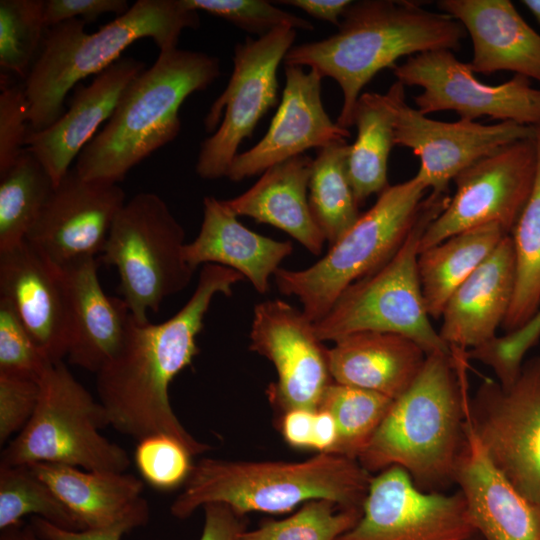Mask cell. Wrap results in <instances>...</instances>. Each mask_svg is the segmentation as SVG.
Listing matches in <instances>:
<instances>
[{"mask_svg":"<svg viewBox=\"0 0 540 540\" xmlns=\"http://www.w3.org/2000/svg\"><path fill=\"white\" fill-rule=\"evenodd\" d=\"M239 272L216 264L203 266L197 286L180 310L161 323H138L132 315L114 357L96 373L98 400L110 425L141 440L166 434L196 456L211 449L182 425L173 411L169 385L198 354L197 336L213 298L231 296Z\"/></svg>","mask_w":540,"mask_h":540,"instance_id":"cell-1","label":"cell"},{"mask_svg":"<svg viewBox=\"0 0 540 540\" xmlns=\"http://www.w3.org/2000/svg\"><path fill=\"white\" fill-rule=\"evenodd\" d=\"M451 349L452 355L427 354L414 382L393 401L357 459L371 474L397 466L424 491L444 492L454 484L470 395L467 350Z\"/></svg>","mask_w":540,"mask_h":540,"instance_id":"cell-2","label":"cell"},{"mask_svg":"<svg viewBox=\"0 0 540 540\" xmlns=\"http://www.w3.org/2000/svg\"><path fill=\"white\" fill-rule=\"evenodd\" d=\"M467 35L463 25L443 12H433L409 0H361L346 9L338 31L322 40L293 47L284 65L309 67L329 77L342 90L337 124L353 126L362 89L403 56L427 51L456 50Z\"/></svg>","mask_w":540,"mask_h":540,"instance_id":"cell-3","label":"cell"},{"mask_svg":"<svg viewBox=\"0 0 540 540\" xmlns=\"http://www.w3.org/2000/svg\"><path fill=\"white\" fill-rule=\"evenodd\" d=\"M85 25L72 19L47 28L23 83L30 131L52 125L65 112L67 94L120 59L135 41L151 38L160 51L175 49L183 30L197 29L200 17L183 0H138L94 33H87Z\"/></svg>","mask_w":540,"mask_h":540,"instance_id":"cell-4","label":"cell"},{"mask_svg":"<svg viewBox=\"0 0 540 540\" xmlns=\"http://www.w3.org/2000/svg\"><path fill=\"white\" fill-rule=\"evenodd\" d=\"M220 73V60L205 52L160 51L153 65L128 84L74 169L85 179L121 182L133 167L178 136L181 105L191 94L207 89Z\"/></svg>","mask_w":540,"mask_h":540,"instance_id":"cell-5","label":"cell"},{"mask_svg":"<svg viewBox=\"0 0 540 540\" xmlns=\"http://www.w3.org/2000/svg\"><path fill=\"white\" fill-rule=\"evenodd\" d=\"M373 476L358 460L327 452L298 462L202 458L170 513L183 520L209 503L226 504L243 516L283 513L318 499L362 508Z\"/></svg>","mask_w":540,"mask_h":540,"instance_id":"cell-6","label":"cell"},{"mask_svg":"<svg viewBox=\"0 0 540 540\" xmlns=\"http://www.w3.org/2000/svg\"><path fill=\"white\" fill-rule=\"evenodd\" d=\"M449 200L447 193L432 192L424 199L413 228L394 256L347 287L314 323L321 341L334 342L362 331L388 332L414 340L427 354L452 355L451 347L431 324L418 274L421 237Z\"/></svg>","mask_w":540,"mask_h":540,"instance_id":"cell-7","label":"cell"},{"mask_svg":"<svg viewBox=\"0 0 540 540\" xmlns=\"http://www.w3.org/2000/svg\"><path fill=\"white\" fill-rule=\"evenodd\" d=\"M427 190L416 175L389 185L316 263L300 270L279 268L274 274L278 290L297 297L313 323L320 320L347 287L394 256L413 228Z\"/></svg>","mask_w":540,"mask_h":540,"instance_id":"cell-8","label":"cell"},{"mask_svg":"<svg viewBox=\"0 0 540 540\" xmlns=\"http://www.w3.org/2000/svg\"><path fill=\"white\" fill-rule=\"evenodd\" d=\"M39 382L36 409L2 450L0 465L49 462L89 471L126 472L129 454L100 433L110 425L104 407L64 362L52 363Z\"/></svg>","mask_w":540,"mask_h":540,"instance_id":"cell-9","label":"cell"},{"mask_svg":"<svg viewBox=\"0 0 540 540\" xmlns=\"http://www.w3.org/2000/svg\"><path fill=\"white\" fill-rule=\"evenodd\" d=\"M185 232L157 194L142 192L124 204L111 227L101 261L117 269L122 299L138 323L184 290L194 269L184 259Z\"/></svg>","mask_w":540,"mask_h":540,"instance_id":"cell-10","label":"cell"},{"mask_svg":"<svg viewBox=\"0 0 540 540\" xmlns=\"http://www.w3.org/2000/svg\"><path fill=\"white\" fill-rule=\"evenodd\" d=\"M296 31L280 27L235 45L231 77L204 119L206 131L214 132L200 145L195 170L202 179L226 177L240 144L277 104L278 67L293 47Z\"/></svg>","mask_w":540,"mask_h":540,"instance_id":"cell-11","label":"cell"},{"mask_svg":"<svg viewBox=\"0 0 540 540\" xmlns=\"http://www.w3.org/2000/svg\"><path fill=\"white\" fill-rule=\"evenodd\" d=\"M468 420L492 464L540 506V356L503 387L485 379L469 397Z\"/></svg>","mask_w":540,"mask_h":540,"instance_id":"cell-12","label":"cell"},{"mask_svg":"<svg viewBox=\"0 0 540 540\" xmlns=\"http://www.w3.org/2000/svg\"><path fill=\"white\" fill-rule=\"evenodd\" d=\"M536 171L535 137L505 145L462 170L453 180V197L422 235L419 253L490 223L510 235L530 198Z\"/></svg>","mask_w":540,"mask_h":540,"instance_id":"cell-13","label":"cell"},{"mask_svg":"<svg viewBox=\"0 0 540 540\" xmlns=\"http://www.w3.org/2000/svg\"><path fill=\"white\" fill-rule=\"evenodd\" d=\"M393 73L404 86L422 88L414 101L423 115L454 111L469 121L488 116L523 125L540 124V89L532 87L530 79L514 75L498 85L483 83L469 63L460 61L452 50L410 56L396 65Z\"/></svg>","mask_w":540,"mask_h":540,"instance_id":"cell-14","label":"cell"},{"mask_svg":"<svg viewBox=\"0 0 540 540\" xmlns=\"http://www.w3.org/2000/svg\"><path fill=\"white\" fill-rule=\"evenodd\" d=\"M404 87L396 81L382 98L393 117L395 145L411 149L419 158L416 176L432 193L446 194L449 183L477 160L536 135L535 126L513 121L486 125L464 119L443 122L428 118L406 102Z\"/></svg>","mask_w":540,"mask_h":540,"instance_id":"cell-15","label":"cell"},{"mask_svg":"<svg viewBox=\"0 0 540 540\" xmlns=\"http://www.w3.org/2000/svg\"><path fill=\"white\" fill-rule=\"evenodd\" d=\"M475 535L459 490L424 491L393 466L373 476L358 521L337 540H469Z\"/></svg>","mask_w":540,"mask_h":540,"instance_id":"cell-16","label":"cell"},{"mask_svg":"<svg viewBox=\"0 0 540 540\" xmlns=\"http://www.w3.org/2000/svg\"><path fill=\"white\" fill-rule=\"evenodd\" d=\"M249 349L274 365L277 381L270 398L283 412L316 411L322 395L333 382L328 348L304 312L281 299L255 305Z\"/></svg>","mask_w":540,"mask_h":540,"instance_id":"cell-17","label":"cell"},{"mask_svg":"<svg viewBox=\"0 0 540 540\" xmlns=\"http://www.w3.org/2000/svg\"><path fill=\"white\" fill-rule=\"evenodd\" d=\"M125 203L118 183L85 179L70 169L54 186L25 241L59 268L96 258Z\"/></svg>","mask_w":540,"mask_h":540,"instance_id":"cell-18","label":"cell"},{"mask_svg":"<svg viewBox=\"0 0 540 540\" xmlns=\"http://www.w3.org/2000/svg\"><path fill=\"white\" fill-rule=\"evenodd\" d=\"M322 79L312 69L285 65V87L271 124L259 142L235 156L226 174L230 181L262 174L309 149L346 142L349 130L333 122L324 108Z\"/></svg>","mask_w":540,"mask_h":540,"instance_id":"cell-19","label":"cell"},{"mask_svg":"<svg viewBox=\"0 0 540 540\" xmlns=\"http://www.w3.org/2000/svg\"><path fill=\"white\" fill-rule=\"evenodd\" d=\"M0 298L52 363L67 357L71 314L62 271L26 241L0 251Z\"/></svg>","mask_w":540,"mask_h":540,"instance_id":"cell-20","label":"cell"},{"mask_svg":"<svg viewBox=\"0 0 540 540\" xmlns=\"http://www.w3.org/2000/svg\"><path fill=\"white\" fill-rule=\"evenodd\" d=\"M143 70L144 62L122 56L95 75L90 84L76 85L68 110L52 125L29 131L25 150L39 160L54 186L70 170L100 125L109 120L128 84Z\"/></svg>","mask_w":540,"mask_h":540,"instance_id":"cell-21","label":"cell"},{"mask_svg":"<svg viewBox=\"0 0 540 540\" xmlns=\"http://www.w3.org/2000/svg\"><path fill=\"white\" fill-rule=\"evenodd\" d=\"M454 484L482 540H540V506L492 464L470 426L468 413Z\"/></svg>","mask_w":540,"mask_h":540,"instance_id":"cell-22","label":"cell"},{"mask_svg":"<svg viewBox=\"0 0 540 540\" xmlns=\"http://www.w3.org/2000/svg\"><path fill=\"white\" fill-rule=\"evenodd\" d=\"M440 12L459 21L473 44L474 73L510 71L540 82V34L509 0H440Z\"/></svg>","mask_w":540,"mask_h":540,"instance_id":"cell-23","label":"cell"},{"mask_svg":"<svg viewBox=\"0 0 540 540\" xmlns=\"http://www.w3.org/2000/svg\"><path fill=\"white\" fill-rule=\"evenodd\" d=\"M514 286V250L507 235L448 299L438 331L442 340L463 350L491 341L508 313Z\"/></svg>","mask_w":540,"mask_h":540,"instance_id":"cell-24","label":"cell"},{"mask_svg":"<svg viewBox=\"0 0 540 540\" xmlns=\"http://www.w3.org/2000/svg\"><path fill=\"white\" fill-rule=\"evenodd\" d=\"M60 269L71 314L68 361L96 374L118 352L131 317L129 308L122 298L104 292L96 258Z\"/></svg>","mask_w":540,"mask_h":540,"instance_id":"cell-25","label":"cell"},{"mask_svg":"<svg viewBox=\"0 0 540 540\" xmlns=\"http://www.w3.org/2000/svg\"><path fill=\"white\" fill-rule=\"evenodd\" d=\"M293 252L290 241H278L245 227L222 200L203 199V219L195 239L184 246V259L192 269L216 264L247 278L259 294L270 290V278Z\"/></svg>","mask_w":540,"mask_h":540,"instance_id":"cell-26","label":"cell"},{"mask_svg":"<svg viewBox=\"0 0 540 540\" xmlns=\"http://www.w3.org/2000/svg\"><path fill=\"white\" fill-rule=\"evenodd\" d=\"M427 353L414 340L395 333L362 331L334 341L329 369L336 383L401 396L420 373Z\"/></svg>","mask_w":540,"mask_h":540,"instance_id":"cell-27","label":"cell"},{"mask_svg":"<svg viewBox=\"0 0 540 540\" xmlns=\"http://www.w3.org/2000/svg\"><path fill=\"white\" fill-rule=\"evenodd\" d=\"M313 158L302 154L271 166L247 191L222 200L237 217L270 224L297 240L313 255L323 250L325 238L315 223L308 202Z\"/></svg>","mask_w":540,"mask_h":540,"instance_id":"cell-28","label":"cell"},{"mask_svg":"<svg viewBox=\"0 0 540 540\" xmlns=\"http://www.w3.org/2000/svg\"><path fill=\"white\" fill-rule=\"evenodd\" d=\"M28 466L64 502L84 529L114 524L143 499L144 484L130 473L89 471L49 462Z\"/></svg>","mask_w":540,"mask_h":540,"instance_id":"cell-29","label":"cell"},{"mask_svg":"<svg viewBox=\"0 0 540 540\" xmlns=\"http://www.w3.org/2000/svg\"><path fill=\"white\" fill-rule=\"evenodd\" d=\"M507 235L499 224L490 223L457 233L419 253V280L430 318L442 316L452 293Z\"/></svg>","mask_w":540,"mask_h":540,"instance_id":"cell-30","label":"cell"},{"mask_svg":"<svg viewBox=\"0 0 540 540\" xmlns=\"http://www.w3.org/2000/svg\"><path fill=\"white\" fill-rule=\"evenodd\" d=\"M357 137L349 146L347 174L358 206L388 186V159L394 142L393 117L382 94L362 93L353 113Z\"/></svg>","mask_w":540,"mask_h":540,"instance_id":"cell-31","label":"cell"},{"mask_svg":"<svg viewBox=\"0 0 540 540\" xmlns=\"http://www.w3.org/2000/svg\"><path fill=\"white\" fill-rule=\"evenodd\" d=\"M535 127V182L530 198L510 233L515 259V286L501 326L506 334L526 325L540 309V124Z\"/></svg>","mask_w":540,"mask_h":540,"instance_id":"cell-32","label":"cell"},{"mask_svg":"<svg viewBox=\"0 0 540 540\" xmlns=\"http://www.w3.org/2000/svg\"><path fill=\"white\" fill-rule=\"evenodd\" d=\"M347 142L318 150L308 187L312 217L331 246L357 221L361 213L347 174Z\"/></svg>","mask_w":540,"mask_h":540,"instance_id":"cell-33","label":"cell"},{"mask_svg":"<svg viewBox=\"0 0 540 540\" xmlns=\"http://www.w3.org/2000/svg\"><path fill=\"white\" fill-rule=\"evenodd\" d=\"M53 188L48 172L26 150L0 176V251L25 241Z\"/></svg>","mask_w":540,"mask_h":540,"instance_id":"cell-34","label":"cell"},{"mask_svg":"<svg viewBox=\"0 0 540 540\" xmlns=\"http://www.w3.org/2000/svg\"><path fill=\"white\" fill-rule=\"evenodd\" d=\"M393 399L367 389L332 382L318 409L329 412L336 423L333 453L358 459L388 413Z\"/></svg>","mask_w":540,"mask_h":540,"instance_id":"cell-35","label":"cell"},{"mask_svg":"<svg viewBox=\"0 0 540 540\" xmlns=\"http://www.w3.org/2000/svg\"><path fill=\"white\" fill-rule=\"evenodd\" d=\"M34 515L67 530H84L81 523L28 465H0V529Z\"/></svg>","mask_w":540,"mask_h":540,"instance_id":"cell-36","label":"cell"},{"mask_svg":"<svg viewBox=\"0 0 540 540\" xmlns=\"http://www.w3.org/2000/svg\"><path fill=\"white\" fill-rule=\"evenodd\" d=\"M44 0L0 1V66L25 79L43 43Z\"/></svg>","mask_w":540,"mask_h":540,"instance_id":"cell-37","label":"cell"},{"mask_svg":"<svg viewBox=\"0 0 540 540\" xmlns=\"http://www.w3.org/2000/svg\"><path fill=\"white\" fill-rule=\"evenodd\" d=\"M362 508H343L325 500H311L289 517L246 529L241 540H337L358 521Z\"/></svg>","mask_w":540,"mask_h":540,"instance_id":"cell-38","label":"cell"},{"mask_svg":"<svg viewBox=\"0 0 540 540\" xmlns=\"http://www.w3.org/2000/svg\"><path fill=\"white\" fill-rule=\"evenodd\" d=\"M195 11H204L258 37L280 27L311 31L314 25L265 0H183Z\"/></svg>","mask_w":540,"mask_h":540,"instance_id":"cell-39","label":"cell"},{"mask_svg":"<svg viewBox=\"0 0 540 540\" xmlns=\"http://www.w3.org/2000/svg\"><path fill=\"white\" fill-rule=\"evenodd\" d=\"M192 457L181 442L166 434H153L139 440L134 452L141 477L161 491L184 485L193 467Z\"/></svg>","mask_w":540,"mask_h":540,"instance_id":"cell-40","label":"cell"},{"mask_svg":"<svg viewBox=\"0 0 540 540\" xmlns=\"http://www.w3.org/2000/svg\"><path fill=\"white\" fill-rule=\"evenodd\" d=\"M51 364L9 303L0 298V373L40 380Z\"/></svg>","mask_w":540,"mask_h":540,"instance_id":"cell-41","label":"cell"},{"mask_svg":"<svg viewBox=\"0 0 540 540\" xmlns=\"http://www.w3.org/2000/svg\"><path fill=\"white\" fill-rule=\"evenodd\" d=\"M540 339V309L523 327L470 349L469 359L488 366L503 386L512 385L521 373L525 355Z\"/></svg>","mask_w":540,"mask_h":540,"instance_id":"cell-42","label":"cell"},{"mask_svg":"<svg viewBox=\"0 0 540 540\" xmlns=\"http://www.w3.org/2000/svg\"><path fill=\"white\" fill-rule=\"evenodd\" d=\"M29 131L24 85L4 81L0 93V176L13 166L25 150Z\"/></svg>","mask_w":540,"mask_h":540,"instance_id":"cell-43","label":"cell"},{"mask_svg":"<svg viewBox=\"0 0 540 540\" xmlns=\"http://www.w3.org/2000/svg\"><path fill=\"white\" fill-rule=\"evenodd\" d=\"M39 395V380L0 373L1 445L25 427L36 409Z\"/></svg>","mask_w":540,"mask_h":540,"instance_id":"cell-44","label":"cell"},{"mask_svg":"<svg viewBox=\"0 0 540 540\" xmlns=\"http://www.w3.org/2000/svg\"><path fill=\"white\" fill-rule=\"evenodd\" d=\"M149 518V504L143 498L126 516L104 528L67 530L37 516H32L30 523L36 533L45 540H121L126 533L146 525Z\"/></svg>","mask_w":540,"mask_h":540,"instance_id":"cell-45","label":"cell"},{"mask_svg":"<svg viewBox=\"0 0 540 540\" xmlns=\"http://www.w3.org/2000/svg\"><path fill=\"white\" fill-rule=\"evenodd\" d=\"M129 8L126 0H44V19L47 28L72 19L87 24L108 13L121 16Z\"/></svg>","mask_w":540,"mask_h":540,"instance_id":"cell-46","label":"cell"},{"mask_svg":"<svg viewBox=\"0 0 540 540\" xmlns=\"http://www.w3.org/2000/svg\"><path fill=\"white\" fill-rule=\"evenodd\" d=\"M204 524L199 540H241L247 529L245 516L223 503L204 505Z\"/></svg>","mask_w":540,"mask_h":540,"instance_id":"cell-47","label":"cell"},{"mask_svg":"<svg viewBox=\"0 0 540 540\" xmlns=\"http://www.w3.org/2000/svg\"><path fill=\"white\" fill-rule=\"evenodd\" d=\"M314 412L293 409L284 412L281 431L285 441L294 448L311 449Z\"/></svg>","mask_w":540,"mask_h":540,"instance_id":"cell-48","label":"cell"},{"mask_svg":"<svg viewBox=\"0 0 540 540\" xmlns=\"http://www.w3.org/2000/svg\"><path fill=\"white\" fill-rule=\"evenodd\" d=\"M274 3L298 8L311 17L340 25L341 19L352 3L350 0H281Z\"/></svg>","mask_w":540,"mask_h":540,"instance_id":"cell-49","label":"cell"},{"mask_svg":"<svg viewBox=\"0 0 540 540\" xmlns=\"http://www.w3.org/2000/svg\"><path fill=\"white\" fill-rule=\"evenodd\" d=\"M337 443V427L333 416L322 409L314 412L311 449L333 453Z\"/></svg>","mask_w":540,"mask_h":540,"instance_id":"cell-50","label":"cell"},{"mask_svg":"<svg viewBox=\"0 0 540 540\" xmlns=\"http://www.w3.org/2000/svg\"><path fill=\"white\" fill-rule=\"evenodd\" d=\"M0 540H45L34 530L32 524L21 520L1 530Z\"/></svg>","mask_w":540,"mask_h":540,"instance_id":"cell-51","label":"cell"},{"mask_svg":"<svg viewBox=\"0 0 540 540\" xmlns=\"http://www.w3.org/2000/svg\"><path fill=\"white\" fill-rule=\"evenodd\" d=\"M521 3L530 11L540 24V0H523Z\"/></svg>","mask_w":540,"mask_h":540,"instance_id":"cell-52","label":"cell"},{"mask_svg":"<svg viewBox=\"0 0 540 540\" xmlns=\"http://www.w3.org/2000/svg\"><path fill=\"white\" fill-rule=\"evenodd\" d=\"M475 536H476V535H475ZM475 536H474V537H475ZM474 537L470 538L469 540H473V539H474Z\"/></svg>","mask_w":540,"mask_h":540,"instance_id":"cell-53","label":"cell"}]
</instances>
